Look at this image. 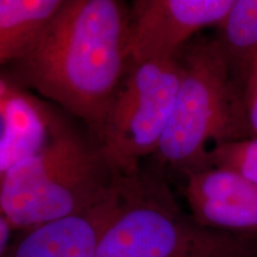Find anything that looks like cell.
Listing matches in <instances>:
<instances>
[{"label": "cell", "mask_w": 257, "mask_h": 257, "mask_svg": "<svg viewBox=\"0 0 257 257\" xmlns=\"http://www.w3.org/2000/svg\"><path fill=\"white\" fill-rule=\"evenodd\" d=\"M128 10L117 0H63L29 49L16 79L95 131L130 63Z\"/></svg>", "instance_id": "obj_1"}, {"label": "cell", "mask_w": 257, "mask_h": 257, "mask_svg": "<svg viewBox=\"0 0 257 257\" xmlns=\"http://www.w3.org/2000/svg\"><path fill=\"white\" fill-rule=\"evenodd\" d=\"M179 60L181 82L157 154L188 174L204 169L216 148L252 136L244 107V79L218 41L201 38L187 44Z\"/></svg>", "instance_id": "obj_2"}, {"label": "cell", "mask_w": 257, "mask_h": 257, "mask_svg": "<svg viewBox=\"0 0 257 257\" xmlns=\"http://www.w3.org/2000/svg\"><path fill=\"white\" fill-rule=\"evenodd\" d=\"M118 176L99 149L57 127L46 146L0 175V216L24 231L87 210Z\"/></svg>", "instance_id": "obj_3"}, {"label": "cell", "mask_w": 257, "mask_h": 257, "mask_svg": "<svg viewBox=\"0 0 257 257\" xmlns=\"http://www.w3.org/2000/svg\"><path fill=\"white\" fill-rule=\"evenodd\" d=\"M124 179V200L102 236L98 257H255L248 236L201 226L160 184Z\"/></svg>", "instance_id": "obj_4"}, {"label": "cell", "mask_w": 257, "mask_h": 257, "mask_svg": "<svg viewBox=\"0 0 257 257\" xmlns=\"http://www.w3.org/2000/svg\"><path fill=\"white\" fill-rule=\"evenodd\" d=\"M179 55L131 64L100 125L98 147L119 178L138 174L140 161L157 153L181 82Z\"/></svg>", "instance_id": "obj_5"}, {"label": "cell", "mask_w": 257, "mask_h": 257, "mask_svg": "<svg viewBox=\"0 0 257 257\" xmlns=\"http://www.w3.org/2000/svg\"><path fill=\"white\" fill-rule=\"evenodd\" d=\"M233 0H138L128 11V63L176 57L202 29L219 27Z\"/></svg>", "instance_id": "obj_6"}, {"label": "cell", "mask_w": 257, "mask_h": 257, "mask_svg": "<svg viewBox=\"0 0 257 257\" xmlns=\"http://www.w3.org/2000/svg\"><path fill=\"white\" fill-rule=\"evenodd\" d=\"M124 200V179L87 210L19 231L2 257H98L106 229Z\"/></svg>", "instance_id": "obj_7"}, {"label": "cell", "mask_w": 257, "mask_h": 257, "mask_svg": "<svg viewBox=\"0 0 257 257\" xmlns=\"http://www.w3.org/2000/svg\"><path fill=\"white\" fill-rule=\"evenodd\" d=\"M185 195L201 226L246 236L257 233V184L223 168L188 173Z\"/></svg>", "instance_id": "obj_8"}, {"label": "cell", "mask_w": 257, "mask_h": 257, "mask_svg": "<svg viewBox=\"0 0 257 257\" xmlns=\"http://www.w3.org/2000/svg\"><path fill=\"white\" fill-rule=\"evenodd\" d=\"M57 127L40 102L0 78V175L46 146Z\"/></svg>", "instance_id": "obj_9"}, {"label": "cell", "mask_w": 257, "mask_h": 257, "mask_svg": "<svg viewBox=\"0 0 257 257\" xmlns=\"http://www.w3.org/2000/svg\"><path fill=\"white\" fill-rule=\"evenodd\" d=\"M62 0H0V68L24 55Z\"/></svg>", "instance_id": "obj_10"}, {"label": "cell", "mask_w": 257, "mask_h": 257, "mask_svg": "<svg viewBox=\"0 0 257 257\" xmlns=\"http://www.w3.org/2000/svg\"><path fill=\"white\" fill-rule=\"evenodd\" d=\"M218 43L232 68L245 79L257 57V0H233L218 27Z\"/></svg>", "instance_id": "obj_11"}, {"label": "cell", "mask_w": 257, "mask_h": 257, "mask_svg": "<svg viewBox=\"0 0 257 257\" xmlns=\"http://www.w3.org/2000/svg\"><path fill=\"white\" fill-rule=\"evenodd\" d=\"M223 168L257 184V138L223 144L208 155L204 169Z\"/></svg>", "instance_id": "obj_12"}, {"label": "cell", "mask_w": 257, "mask_h": 257, "mask_svg": "<svg viewBox=\"0 0 257 257\" xmlns=\"http://www.w3.org/2000/svg\"><path fill=\"white\" fill-rule=\"evenodd\" d=\"M244 107L250 133L257 138V57L250 63L244 79Z\"/></svg>", "instance_id": "obj_13"}, {"label": "cell", "mask_w": 257, "mask_h": 257, "mask_svg": "<svg viewBox=\"0 0 257 257\" xmlns=\"http://www.w3.org/2000/svg\"><path fill=\"white\" fill-rule=\"evenodd\" d=\"M11 226L0 216V257L4 255L6 248L9 246L10 240H11Z\"/></svg>", "instance_id": "obj_14"}]
</instances>
